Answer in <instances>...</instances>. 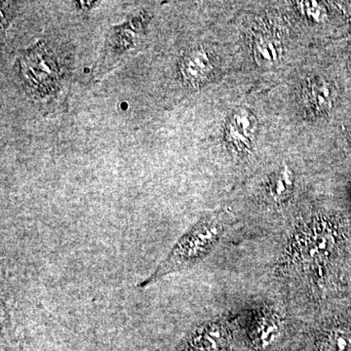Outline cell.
Returning <instances> with one entry per match:
<instances>
[{"mask_svg": "<svg viewBox=\"0 0 351 351\" xmlns=\"http://www.w3.org/2000/svg\"><path fill=\"white\" fill-rule=\"evenodd\" d=\"M218 235L219 228L216 223L212 221H202L178 242L165 260L159 263L151 276L138 284V287H151L164 276L193 265L210 250Z\"/></svg>", "mask_w": 351, "mask_h": 351, "instance_id": "6da1fadb", "label": "cell"}, {"mask_svg": "<svg viewBox=\"0 0 351 351\" xmlns=\"http://www.w3.org/2000/svg\"><path fill=\"white\" fill-rule=\"evenodd\" d=\"M22 75L27 88L39 96L50 94L59 80L56 61L44 47L27 54L22 63Z\"/></svg>", "mask_w": 351, "mask_h": 351, "instance_id": "7a4b0ae2", "label": "cell"}, {"mask_svg": "<svg viewBox=\"0 0 351 351\" xmlns=\"http://www.w3.org/2000/svg\"><path fill=\"white\" fill-rule=\"evenodd\" d=\"M336 88L324 78H311L302 91V104L306 112L313 117L327 113L336 101Z\"/></svg>", "mask_w": 351, "mask_h": 351, "instance_id": "3957f363", "label": "cell"}, {"mask_svg": "<svg viewBox=\"0 0 351 351\" xmlns=\"http://www.w3.org/2000/svg\"><path fill=\"white\" fill-rule=\"evenodd\" d=\"M257 132V120L248 110L239 108L228 122V141L240 152H248Z\"/></svg>", "mask_w": 351, "mask_h": 351, "instance_id": "277c9868", "label": "cell"}, {"mask_svg": "<svg viewBox=\"0 0 351 351\" xmlns=\"http://www.w3.org/2000/svg\"><path fill=\"white\" fill-rule=\"evenodd\" d=\"M182 73L184 80L193 85H198L206 80L212 66L206 53L195 50L184 56L182 62Z\"/></svg>", "mask_w": 351, "mask_h": 351, "instance_id": "5b68a950", "label": "cell"}, {"mask_svg": "<svg viewBox=\"0 0 351 351\" xmlns=\"http://www.w3.org/2000/svg\"><path fill=\"white\" fill-rule=\"evenodd\" d=\"M282 55V46L279 39L270 36H258L254 43V56L262 66L276 64Z\"/></svg>", "mask_w": 351, "mask_h": 351, "instance_id": "8992f818", "label": "cell"}, {"mask_svg": "<svg viewBox=\"0 0 351 351\" xmlns=\"http://www.w3.org/2000/svg\"><path fill=\"white\" fill-rule=\"evenodd\" d=\"M295 186L294 174L291 172L287 165H284L280 170L270 178L269 193L270 197L276 202L287 199L292 195Z\"/></svg>", "mask_w": 351, "mask_h": 351, "instance_id": "52a82bcc", "label": "cell"}, {"mask_svg": "<svg viewBox=\"0 0 351 351\" xmlns=\"http://www.w3.org/2000/svg\"><path fill=\"white\" fill-rule=\"evenodd\" d=\"M351 348V332L343 328H335L322 337L320 351H348Z\"/></svg>", "mask_w": 351, "mask_h": 351, "instance_id": "ba28073f", "label": "cell"}, {"mask_svg": "<svg viewBox=\"0 0 351 351\" xmlns=\"http://www.w3.org/2000/svg\"><path fill=\"white\" fill-rule=\"evenodd\" d=\"M279 332L278 327L276 323L272 322H263L262 326L258 332V345L263 348H267L274 343V339H276L277 332Z\"/></svg>", "mask_w": 351, "mask_h": 351, "instance_id": "9c48e42d", "label": "cell"}]
</instances>
